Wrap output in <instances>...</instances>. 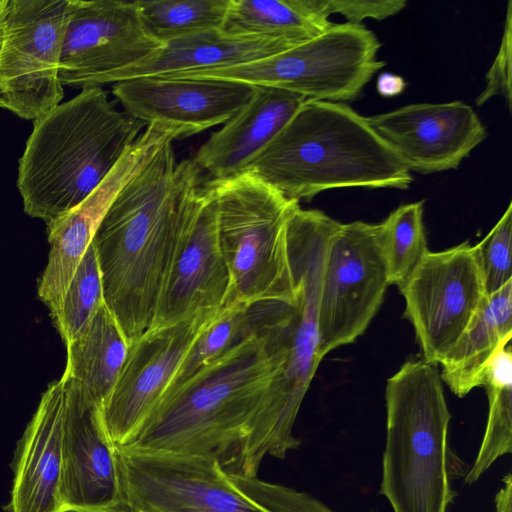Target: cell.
I'll return each mask as SVG.
<instances>
[{
    "instance_id": "277c9868",
    "label": "cell",
    "mask_w": 512,
    "mask_h": 512,
    "mask_svg": "<svg viewBox=\"0 0 512 512\" xmlns=\"http://www.w3.org/2000/svg\"><path fill=\"white\" fill-rule=\"evenodd\" d=\"M146 126L116 109L101 86L82 88L33 121L16 182L24 212L47 225L76 207Z\"/></svg>"
},
{
    "instance_id": "83f0119b",
    "label": "cell",
    "mask_w": 512,
    "mask_h": 512,
    "mask_svg": "<svg viewBox=\"0 0 512 512\" xmlns=\"http://www.w3.org/2000/svg\"><path fill=\"white\" fill-rule=\"evenodd\" d=\"M268 306L269 303L251 307L240 304L222 307L215 320L202 332L187 353L166 392L187 380L254 330Z\"/></svg>"
},
{
    "instance_id": "d4e9b609",
    "label": "cell",
    "mask_w": 512,
    "mask_h": 512,
    "mask_svg": "<svg viewBox=\"0 0 512 512\" xmlns=\"http://www.w3.org/2000/svg\"><path fill=\"white\" fill-rule=\"evenodd\" d=\"M511 339L502 341L487 363L483 385L488 397V417L482 442L464 483L471 485L500 457L512 452V352Z\"/></svg>"
},
{
    "instance_id": "7c38bea8",
    "label": "cell",
    "mask_w": 512,
    "mask_h": 512,
    "mask_svg": "<svg viewBox=\"0 0 512 512\" xmlns=\"http://www.w3.org/2000/svg\"><path fill=\"white\" fill-rule=\"evenodd\" d=\"M230 288L217 230L215 200L206 185L181 225L148 330H160L225 306Z\"/></svg>"
},
{
    "instance_id": "836d02e7",
    "label": "cell",
    "mask_w": 512,
    "mask_h": 512,
    "mask_svg": "<svg viewBox=\"0 0 512 512\" xmlns=\"http://www.w3.org/2000/svg\"><path fill=\"white\" fill-rule=\"evenodd\" d=\"M495 512H512V474H506L495 495Z\"/></svg>"
},
{
    "instance_id": "52a82bcc",
    "label": "cell",
    "mask_w": 512,
    "mask_h": 512,
    "mask_svg": "<svg viewBox=\"0 0 512 512\" xmlns=\"http://www.w3.org/2000/svg\"><path fill=\"white\" fill-rule=\"evenodd\" d=\"M117 453L130 512H334L307 493L228 473L211 458L122 446Z\"/></svg>"
},
{
    "instance_id": "44dd1931",
    "label": "cell",
    "mask_w": 512,
    "mask_h": 512,
    "mask_svg": "<svg viewBox=\"0 0 512 512\" xmlns=\"http://www.w3.org/2000/svg\"><path fill=\"white\" fill-rule=\"evenodd\" d=\"M291 47L294 46L260 36L207 31L165 43L142 60L108 76L104 84L229 67L269 57Z\"/></svg>"
},
{
    "instance_id": "603a6c76",
    "label": "cell",
    "mask_w": 512,
    "mask_h": 512,
    "mask_svg": "<svg viewBox=\"0 0 512 512\" xmlns=\"http://www.w3.org/2000/svg\"><path fill=\"white\" fill-rule=\"evenodd\" d=\"M66 347L67 364L62 376L78 381L87 395L102 407L129 348L122 329L105 303Z\"/></svg>"
},
{
    "instance_id": "9a60e30c",
    "label": "cell",
    "mask_w": 512,
    "mask_h": 512,
    "mask_svg": "<svg viewBox=\"0 0 512 512\" xmlns=\"http://www.w3.org/2000/svg\"><path fill=\"white\" fill-rule=\"evenodd\" d=\"M61 379L66 389L60 487L64 511L130 512L117 446L105 429L102 407L78 381Z\"/></svg>"
},
{
    "instance_id": "484cf974",
    "label": "cell",
    "mask_w": 512,
    "mask_h": 512,
    "mask_svg": "<svg viewBox=\"0 0 512 512\" xmlns=\"http://www.w3.org/2000/svg\"><path fill=\"white\" fill-rule=\"evenodd\" d=\"M231 0L134 1L146 32L162 45L202 32L222 30Z\"/></svg>"
},
{
    "instance_id": "7402d4cb",
    "label": "cell",
    "mask_w": 512,
    "mask_h": 512,
    "mask_svg": "<svg viewBox=\"0 0 512 512\" xmlns=\"http://www.w3.org/2000/svg\"><path fill=\"white\" fill-rule=\"evenodd\" d=\"M512 337V281L486 297L473 320L440 362V377L458 397L483 385L484 371L499 344Z\"/></svg>"
},
{
    "instance_id": "8fae6325",
    "label": "cell",
    "mask_w": 512,
    "mask_h": 512,
    "mask_svg": "<svg viewBox=\"0 0 512 512\" xmlns=\"http://www.w3.org/2000/svg\"><path fill=\"white\" fill-rule=\"evenodd\" d=\"M399 291L423 360L440 364L487 297L476 246L428 251Z\"/></svg>"
},
{
    "instance_id": "2e32d148",
    "label": "cell",
    "mask_w": 512,
    "mask_h": 512,
    "mask_svg": "<svg viewBox=\"0 0 512 512\" xmlns=\"http://www.w3.org/2000/svg\"><path fill=\"white\" fill-rule=\"evenodd\" d=\"M367 121L410 172L420 174L457 169L487 137L474 109L462 101L410 104Z\"/></svg>"
},
{
    "instance_id": "d6a6232c",
    "label": "cell",
    "mask_w": 512,
    "mask_h": 512,
    "mask_svg": "<svg viewBox=\"0 0 512 512\" xmlns=\"http://www.w3.org/2000/svg\"><path fill=\"white\" fill-rule=\"evenodd\" d=\"M376 87L381 96L393 97L403 92L406 83L401 76L385 72L379 75Z\"/></svg>"
},
{
    "instance_id": "4dcf8cb0",
    "label": "cell",
    "mask_w": 512,
    "mask_h": 512,
    "mask_svg": "<svg viewBox=\"0 0 512 512\" xmlns=\"http://www.w3.org/2000/svg\"><path fill=\"white\" fill-rule=\"evenodd\" d=\"M508 2L504 31L497 55L486 74L484 90L477 96L475 103L483 105L494 96H501L511 109V63H512V7Z\"/></svg>"
},
{
    "instance_id": "9c48e42d",
    "label": "cell",
    "mask_w": 512,
    "mask_h": 512,
    "mask_svg": "<svg viewBox=\"0 0 512 512\" xmlns=\"http://www.w3.org/2000/svg\"><path fill=\"white\" fill-rule=\"evenodd\" d=\"M69 0H7L0 49V108L35 121L60 104L58 67Z\"/></svg>"
},
{
    "instance_id": "ffe728a7",
    "label": "cell",
    "mask_w": 512,
    "mask_h": 512,
    "mask_svg": "<svg viewBox=\"0 0 512 512\" xmlns=\"http://www.w3.org/2000/svg\"><path fill=\"white\" fill-rule=\"evenodd\" d=\"M305 100L287 90L256 87L249 101L211 134L192 161L208 182L243 174Z\"/></svg>"
},
{
    "instance_id": "ac0fdd59",
    "label": "cell",
    "mask_w": 512,
    "mask_h": 512,
    "mask_svg": "<svg viewBox=\"0 0 512 512\" xmlns=\"http://www.w3.org/2000/svg\"><path fill=\"white\" fill-rule=\"evenodd\" d=\"M256 87L213 78H135L114 83L124 111L146 125H184L195 134L224 124L252 97Z\"/></svg>"
},
{
    "instance_id": "7a4b0ae2",
    "label": "cell",
    "mask_w": 512,
    "mask_h": 512,
    "mask_svg": "<svg viewBox=\"0 0 512 512\" xmlns=\"http://www.w3.org/2000/svg\"><path fill=\"white\" fill-rule=\"evenodd\" d=\"M191 159L162 147L120 190L93 237L104 302L128 344L151 325L181 225L202 187Z\"/></svg>"
},
{
    "instance_id": "4fadbf2b",
    "label": "cell",
    "mask_w": 512,
    "mask_h": 512,
    "mask_svg": "<svg viewBox=\"0 0 512 512\" xmlns=\"http://www.w3.org/2000/svg\"><path fill=\"white\" fill-rule=\"evenodd\" d=\"M163 45L144 29L134 1L69 0L58 77L62 86H101Z\"/></svg>"
},
{
    "instance_id": "e0dca14e",
    "label": "cell",
    "mask_w": 512,
    "mask_h": 512,
    "mask_svg": "<svg viewBox=\"0 0 512 512\" xmlns=\"http://www.w3.org/2000/svg\"><path fill=\"white\" fill-rule=\"evenodd\" d=\"M165 134L146 127L104 180L76 207L47 224L50 253L38 296L50 312L61 302L111 203L125 184L165 146Z\"/></svg>"
},
{
    "instance_id": "f546056e",
    "label": "cell",
    "mask_w": 512,
    "mask_h": 512,
    "mask_svg": "<svg viewBox=\"0 0 512 512\" xmlns=\"http://www.w3.org/2000/svg\"><path fill=\"white\" fill-rule=\"evenodd\" d=\"M487 296L512 281V203L476 245Z\"/></svg>"
},
{
    "instance_id": "30bf717a",
    "label": "cell",
    "mask_w": 512,
    "mask_h": 512,
    "mask_svg": "<svg viewBox=\"0 0 512 512\" xmlns=\"http://www.w3.org/2000/svg\"><path fill=\"white\" fill-rule=\"evenodd\" d=\"M389 285L379 224H340L326 256L318 312L320 354L353 343L378 312Z\"/></svg>"
},
{
    "instance_id": "cb8c5ba5",
    "label": "cell",
    "mask_w": 512,
    "mask_h": 512,
    "mask_svg": "<svg viewBox=\"0 0 512 512\" xmlns=\"http://www.w3.org/2000/svg\"><path fill=\"white\" fill-rule=\"evenodd\" d=\"M333 23L315 9L312 0H231L221 31L296 46L318 36Z\"/></svg>"
},
{
    "instance_id": "5bb4252c",
    "label": "cell",
    "mask_w": 512,
    "mask_h": 512,
    "mask_svg": "<svg viewBox=\"0 0 512 512\" xmlns=\"http://www.w3.org/2000/svg\"><path fill=\"white\" fill-rule=\"evenodd\" d=\"M219 310L201 312L160 330H147L128 348L116 383L102 406L108 436L125 445L169 388L187 353Z\"/></svg>"
},
{
    "instance_id": "3957f363",
    "label": "cell",
    "mask_w": 512,
    "mask_h": 512,
    "mask_svg": "<svg viewBox=\"0 0 512 512\" xmlns=\"http://www.w3.org/2000/svg\"><path fill=\"white\" fill-rule=\"evenodd\" d=\"M244 173L297 203L335 188L406 190L413 181L367 117L344 103L312 99L304 101Z\"/></svg>"
},
{
    "instance_id": "8992f818",
    "label": "cell",
    "mask_w": 512,
    "mask_h": 512,
    "mask_svg": "<svg viewBox=\"0 0 512 512\" xmlns=\"http://www.w3.org/2000/svg\"><path fill=\"white\" fill-rule=\"evenodd\" d=\"M217 211V230L230 277L225 306L297 302L288 224L299 203L254 176L204 183Z\"/></svg>"
},
{
    "instance_id": "6da1fadb",
    "label": "cell",
    "mask_w": 512,
    "mask_h": 512,
    "mask_svg": "<svg viewBox=\"0 0 512 512\" xmlns=\"http://www.w3.org/2000/svg\"><path fill=\"white\" fill-rule=\"evenodd\" d=\"M298 322L297 303H273L254 330L165 392L122 447L211 458L251 477L266 456L285 458L300 445L288 388Z\"/></svg>"
},
{
    "instance_id": "f1b7e54d",
    "label": "cell",
    "mask_w": 512,
    "mask_h": 512,
    "mask_svg": "<svg viewBox=\"0 0 512 512\" xmlns=\"http://www.w3.org/2000/svg\"><path fill=\"white\" fill-rule=\"evenodd\" d=\"M103 303L101 271L95 246L91 242L61 302L50 312L65 344L84 328Z\"/></svg>"
},
{
    "instance_id": "e575fe53",
    "label": "cell",
    "mask_w": 512,
    "mask_h": 512,
    "mask_svg": "<svg viewBox=\"0 0 512 512\" xmlns=\"http://www.w3.org/2000/svg\"><path fill=\"white\" fill-rule=\"evenodd\" d=\"M7 0H0V49L4 35V18L6 13Z\"/></svg>"
},
{
    "instance_id": "d6986e66",
    "label": "cell",
    "mask_w": 512,
    "mask_h": 512,
    "mask_svg": "<svg viewBox=\"0 0 512 512\" xmlns=\"http://www.w3.org/2000/svg\"><path fill=\"white\" fill-rule=\"evenodd\" d=\"M66 389L49 384L20 440L9 503L10 512H65L60 487Z\"/></svg>"
},
{
    "instance_id": "ba28073f",
    "label": "cell",
    "mask_w": 512,
    "mask_h": 512,
    "mask_svg": "<svg viewBox=\"0 0 512 512\" xmlns=\"http://www.w3.org/2000/svg\"><path fill=\"white\" fill-rule=\"evenodd\" d=\"M380 47L377 36L363 24L333 23L318 36L269 57L161 77L223 79L343 103L357 99L385 66L378 59Z\"/></svg>"
},
{
    "instance_id": "1f68e13d",
    "label": "cell",
    "mask_w": 512,
    "mask_h": 512,
    "mask_svg": "<svg viewBox=\"0 0 512 512\" xmlns=\"http://www.w3.org/2000/svg\"><path fill=\"white\" fill-rule=\"evenodd\" d=\"M315 9L325 18L332 14L342 15L352 24L365 19L384 20L401 12L405 0H312Z\"/></svg>"
},
{
    "instance_id": "5b68a950",
    "label": "cell",
    "mask_w": 512,
    "mask_h": 512,
    "mask_svg": "<svg viewBox=\"0 0 512 512\" xmlns=\"http://www.w3.org/2000/svg\"><path fill=\"white\" fill-rule=\"evenodd\" d=\"M442 383L423 359L406 361L387 379L380 493L393 512H447L456 496Z\"/></svg>"
},
{
    "instance_id": "4316f807",
    "label": "cell",
    "mask_w": 512,
    "mask_h": 512,
    "mask_svg": "<svg viewBox=\"0 0 512 512\" xmlns=\"http://www.w3.org/2000/svg\"><path fill=\"white\" fill-rule=\"evenodd\" d=\"M424 200L400 205L379 224L389 285L399 289L427 254Z\"/></svg>"
}]
</instances>
